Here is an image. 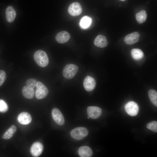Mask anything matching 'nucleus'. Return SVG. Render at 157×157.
Returning <instances> with one entry per match:
<instances>
[{
    "label": "nucleus",
    "instance_id": "28",
    "mask_svg": "<svg viewBox=\"0 0 157 157\" xmlns=\"http://www.w3.org/2000/svg\"><path fill=\"white\" fill-rule=\"evenodd\" d=\"M90 117H88V118L89 119V118H90Z\"/></svg>",
    "mask_w": 157,
    "mask_h": 157
},
{
    "label": "nucleus",
    "instance_id": "3",
    "mask_svg": "<svg viewBox=\"0 0 157 157\" xmlns=\"http://www.w3.org/2000/svg\"><path fill=\"white\" fill-rule=\"evenodd\" d=\"M88 131L87 129L84 127H78L72 129L70 132L71 136L76 140H81L86 136Z\"/></svg>",
    "mask_w": 157,
    "mask_h": 157
},
{
    "label": "nucleus",
    "instance_id": "10",
    "mask_svg": "<svg viewBox=\"0 0 157 157\" xmlns=\"http://www.w3.org/2000/svg\"><path fill=\"white\" fill-rule=\"evenodd\" d=\"M96 83L94 79L92 77L87 76L85 77L83 82V86L88 91H92L95 88Z\"/></svg>",
    "mask_w": 157,
    "mask_h": 157
},
{
    "label": "nucleus",
    "instance_id": "4",
    "mask_svg": "<svg viewBox=\"0 0 157 157\" xmlns=\"http://www.w3.org/2000/svg\"><path fill=\"white\" fill-rule=\"evenodd\" d=\"M35 97L38 99L44 98L47 96L49 90L41 82H37L36 85Z\"/></svg>",
    "mask_w": 157,
    "mask_h": 157
},
{
    "label": "nucleus",
    "instance_id": "12",
    "mask_svg": "<svg viewBox=\"0 0 157 157\" xmlns=\"http://www.w3.org/2000/svg\"><path fill=\"white\" fill-rule=\"evenodd\" d=\"M70 38V34L68 32L62 31L57 34L55 38L56 41L58 43H64L67 42Z\"/></svg>",
    "mask_w": 157,
    "mask_h": 157
},
{
    "label": "nucleus",
    "instance_id": "24",
    "mask_svg": "<svg viewBox=\"0 0 157 157\" xmlns=\"http://www.w3.org/2000/svg\"><path fill=\"white\" fill-rule=\"evenodd\" d=\"M37 80L34 78H29L26 81L27 85L30 87L34 88L36 86L37 83Z\"/></svg>",
    "mask_w": 157,
    "mask_h": 157
},
{
    "label": "nucleus",
    "instance_id": "14",
    "mask_svg": "<svg viewBox=\"0 0 157 157\" xmlns=\"http://www.w3.org/2000/svg\"><path fill=\"white\" fill-rule=\"evenodd\" d=\"M94 43L96 47L103 48L107 46L108 42L105 36L102 35H99L94 40Z\"/></svg>",
    "mask_w": 157,
    "mask_h": 157
},
{
    "label": "nucleus",
    "instance_id": "7",
    "mask_svg": "<svg viewBox=\"0 0 157 157\" xmlns=\"http://www.w3.org/2000/svg\"><path fill=\"white\" fill-rule=\"evenodd\" d=\"M43 150V146L42 144L40 142H36L31 146L30 149V152L32 156L37 157L42 154Z\"/></svg>",
    "mask_w": 157,
    "mask_h": 157
},
{
    "label": "nucleus",
    "instance_id": "8",
    "mask_svg": "<svg viewBox=\"0 0 157 157\" xmlns=\"http://www.w3.org/2000/svg\"><path fill=\"white\" fill-rule=\"evenodd\" d=\"M82 9L80 4L77 2H74L70 4L68 8V12L72 16H75L80 15Z\"/></svg>",
    "mask_w": 157,
    "mask_h": 157
},
{
    "label": "nucleus",
    "instance_id": "15",
    "mask_svg": "<svg viewBox=\"0 0 157 157\" xmlns=\"http://www.w3.org/2000/svg\"><path fill=\"white\" fill-rule=\"evenodd\" d=\"M17 119L18 122L22 124H27L30 123L32 118L31 115L28 113L23 112L19 115Z\"/></svg>",
    "mask_w": 157,
    "mask_h": 157
},
{
    "label": "nucleus",
    "instance_id": "6",
    "mask_svg": "<svg viewBox=\"0 0 157 157\" xmlns=\"http://www.w3.org/2000/svg\"><path fill=\"white\" fill-rule=\"evenodd\" d=\"M52 118L55 122L59 125H62L65 123V119L63 115L58 109L53 108L51 112Z\"/></svg>",
    "mask_w": 157,
    "mask_h": 157
},
{
    "label": "nucleus",
    "instance_id": "1",
    "mask_svg": "<svg viewBox=\"0 0 157 157\" xmlns=\"http://www.w3.org/2000/svg\"><path fill=\"white\" fill-rule=\"evenodd\" d=\"M33 57L35 62L41 67H45L49 63V60L47 55L43 50H38L35 51Z\"/></svg>",
    "mask_w": 157,
    "mask_h": 157
},
{
    "label": "nucleus",
    "instance_id": "22",
    "mask_svg": "<svg viewBox=\"0 0 157 157\" xmlns=\"http://www.w3.org/2000/svg\"><path fill=\"white\" fill-rule=\"evenodd\" d=\"M148 96L151 103L157 106V92L154 90L151 89L148 92Z\"/></svg>",
    "mask_w": 157,
    "mask_h": 157
},
{
    "label": "nucleus",
    "instance_id": "26",
    "mask_svg": "<svg viewBox=\"0 0 157 157\" xmlns=\"http://www.w3.org/2000/svg\"><path fill=\"white\" fill-rule=\"evenodd\" d=\"M6 77V74L5 71L3 70H0V86L5 81Z\"/></svg>",
    "mask_w": 157,
    "mask_h": 157
},
{
    "label": "nucleus",
    "instance_id": "5",
    "mask_svg": "<svg viewBox=\"0 0 157 157\" xmlns=\"http://www.w3.org/2000/svg\"><path fill=\"white\" fill-rule=\"evenodd\" d=\"M125 109L128 115L131 116H135L138 113L139 108L136 103L131 101L127 102L126 104Z\"/></svg>",
    "mask_w": 157,
    "mask_h": 157
},
{
    "label": "nucleus",
    "instance_id": "20",
    "mask_svg": "<svg viewBox=\"0 0 157 157\" xmlns=\"http://www.w3.org/2000/svg\"><path fill=\"white\" fill-rule=\"evenodd\" d=\"M147 17V14L146 11L143 10L136 13L135 15V18L138 23L142 24L145 21Z\"/></svg>",
    "mask_w": 157,
    "mask_h": 157
},
{
    "label": "nucleus",
    "instance_id": "17",
    "mask_svg": "<svg viewBox=\"0 0 157 157\" xmlns=\"http://www.w3.org/2000/svg\"><path fill=\"white\" fill-rule=\"evenodd\" d=\"M22 93L24 97L27 99L33 98L34 95V89L28 86H24L22 89Z\"/></svg>",
    "mask_w": 157,
    "mask_h": 157
},
{
    "label": "nucleus",
    "instance_id": "23",
    "mask_svg": "<svg viewBox=\"0 0 157 157\" xmlns=\"http://www.w3.org/2000/svg\"><path fill=\"white\" fill-rule=\"evenodd\" d=\"M146 126L147 129L150 130L153 132L156 133L157 132V122L153 121L147 124Z\"/></svg>",
    "mask_w": 157,
    "mask_h": 157
},
{
    "label": "nucleus",
    "instance_id": "18",
    "mask_svg": "<svg viewBox=\"0 0 157 157\" xmlns=\"http://www.w3.org/2000/svg\"><path fill=\"white\" fill-rule=\"evenodd\" d=\"M131 52L133 58L136 60H140L142 59L144 56L143 52L139 49H133Z\"/></svg>",
    "mask_w": 157,
    "mask_h": 157
},
{
    "label": "nucleus",
    "instance_id": "11",
    "mask_svg": "<svg viewBox=\"0 0 157 157\" xmlns=\"http://www.w3.org/2000/svg\"><path fill=\"white\" fill-rule=\"evenodd\" d=\"M140 37V34L134 32L126 35L124 38V41L126 44L132 45L137 42Z\"/></svg>",
    "mask_w": 157,
    "mask_h": 157
},
{
    "label": "nucleus",
    "instance_id": "2",
    "mask_svg": "<svg viewBox=\"0 0 157 157\" xmlns=\"http://www.w3.org/2000/svg\"><path fill=\"white\" fill-rule=\"evenodd\" d=\"M78 70L77 66L73 64H68L66 65L63 68V75L67 79L72 78L76 74Z\"/></svg>",
    "mask_w": 157,
    "mask_h": 157
},
{
    "label": "nucleus",
    "instance_id": "25",
    "mask_svg": "<svg viewBox=\"0 0 157 157\" xmlns=\"http://www.w3.org/2000/svg\"><path fill=\"white\" fill-rule=\"evenodd\" d=\"M8 109V107L6 103L3 100H0V112H6Z\"/></svg>",
    "mask_w": 157,
    "mask_h": 157
},
{
    "label": "nucleus",
    "instance_id": "21",
    "mask_svg": "<svg viewBox=\"0 0 157 157\" xmlns=\"http://www.w3.org/2000/svg\"><path fill=\"white\" fill-rule=\"evenodd\" d=\"M17 130V127L14 125H13L2 136V138L5 140L10 139Z\"/></svg>",
    "mask_w": 157,
    "mask_h": 157
},
{
    "label": "nucleus",
    "instance_id": "16",
    "mask_svg": "<svg viewBox=\"0 0 157 157\" xmlns=\"http://www.w3.org/2000/svg\"><path fill=\"white\" fill-rule=\"evenodd\" d=\"M78 153L79 155L81 157H90L93 154L92 150L87 146H83L80 147Z\"/></svg>",
    "mask_w": 157,
    "mask_h": 157
},
{
    "label": "nucleus",
    "instance_id": "13",
    "mask_svg": "<svg viewBox=\"0 0 157 157\" xmlns=\"http://www.w3.org/2000/svg\"><path fill=\"white\" fill-rule=\"evenodd\" d=\"M5 12L7 21L10 23L13 22L16 15V12L14 8L11 6H8L6 9Z\"/></svg>",
    "mask_w": 157,
    "mask_h": 157
},
{
    "label": "nucleus",
    "instance_id": "9",
    "mask_svg": "<svg viewBox=\"0 0 157 157\" xmlns=\"http://www.w3.org/2000/svg\"><path fill=\"white\" fill-rule=\"evenodd\" d=\"M102 111L99 107L96 106H90L88 107L87 113L89 117L93 119H96L101 115Z\"/></svg>",
    "mask_w": 157,
    "mask_h": 157
},
{
    "label": "nucleus",
    "instance_id": "27",
    "mask_svg": "<svg viewBox=\"0 0 157 157\" xmlns=\"http://www.w3.org/2000/svg\"><path fill=\"white\" fill-rule=\"evenodd\" d=\"M119 0L121 1H124L125 0Z\"/></svg>",
    "mask_w": 157,
    "mask_h": 157
},
{
    "label": "nucleus",
    "instance_id": "19",
    "mask_svg": "<svg viewBox=\"0 0 157 157\" xmlns=\"http://www.w3.org/2000/svg\"><path fill=\"white\" fill-rule=\"evenodd\" d=\"M92 22V19L90 17L85 16L83 17L81 20L80 25L82 28H86L90 26Z\"/></svg>",
    "mask_w": 157,
    "mask_h": 157
}]
</instances>
